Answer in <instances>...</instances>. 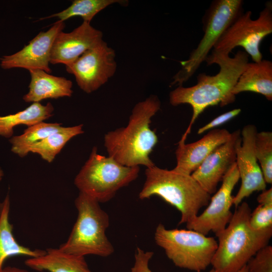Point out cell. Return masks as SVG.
Instances as JSON below:
<instances>
[{"label":"cell","mask_w":272,"mask_h":272,"mask_svg":"<svg viewBox=\"0 0 272 272\" xmlns=\"http://www.w3.org/2000/svg\"><path fill=\"white\" fill-rule=\"evenodd\" d=\"M241 112V109L236 108L225 112L218 116L207 124L199 128L197 130V134H200L207 130H211L214 128L219 126L238 116Z\"/></svg>","instance_id":"cell-29"},{"label":"cell","mask_w":272,"mask_h":272,"mask_svg":"<svg viewBox=\"0 0 272 272\" xmlns=\"http://www.w3.org/2000/svg\"><path fill=\"white\" fill-rule=\"evenodd\" d=\"M29 268L39 271L93 272L85 257L66 253L59 248H50L36 257H29L25 261Z\"/></svg>","instance_id":"cell-18"},{"label":"cell","mask_w":272,"mask_h":272,"mask_svg":"<svg viewBox=\"0 0 272 272\" xmlns=\"http://www.w3.org/2000/svg\"><path fill=\"white\" fill-rule=\"evenodd\" d=\"M242 0H215L202 17L203 35L189 57L180 62L181 67L171 85L182 86L195 73L226 29L243 12Z\"/></svg>","instance_id":"cell-8"},{"label":"cell","mask_w":272,"mask_h":272,"mask_svg":"<svg viewBox=\"0 0 272 272\" xmlns=\"http://www.w3.org/2000/svg\"><path fill=\"white\" fill-rule=\"evenodd\" d=\"M0 272H29L25 269L13 266H7L3 267Z\"/></svg>","instance_id":"cell-31"},{"label":"cell","mask_w":272,"mask_h":272,"mask_svg":"<svg viewBox=\"0 0 272 272\" xmlns=\"http://www.w3.org/2000/svg\"><path fill=\"white\" fill-rule=\"evenodd\" d=\"M249 55L239 50L234 57L229 55L210 53L206 61L208 65L217 64L219 72L215 75L200 73L193 86H178L169 94V102L173 106L187 104L192 110L189 125L181 140L185 141L191 127L199 115L208 107L220 104L224 107L233 103L235 96L232 90L248 62Z\"/></svg>","instance_id":"cell-1"},{"label":"cell","mask_w":272,"mask_h":272,"mask_svg":"<svg viewBox=\"0 0 272 272\" xmlns=\"http://www.w3.org/2000/svg\"><path fill=\"white\" fill-rule=\"evenodd\" d=\"M145 175L139 198L144 199L154 195L160 197L180 212L179 224L191 221L198 215L200 209L210 202L211 195L191 175L154 165L146 168Z\"/></svg>","instance_id":"cell-4"},{"label":"cell","mask_w":272,"mask_h":272,"mask_svg":"<svg viewBox=\"0 0 272 272\" xmlns=\"http://www.w3.org/2000/svg\"><path fill=\"white\" fill-rule=\"evenodd\" d=\"M255 153L266 183H272V132H257L255 138Z\"/></svg>","instance_id":"cell-25"},{"label":"cell","mask_w":272,"mask_h":272,"mask_svg":"<svg viewBox=\"0 0 272 272\" xmlns=\"http://www.w3.org/2000/svg\"><path fill=\"white\" fill-rule=\"evenodd\" d=\"M154 253L152 251H145L138 247L134 254V262L130 272H152L149 267V262ZM209 272H216L212 269Z\"/></svg>","instance_id":"cell-28"},{"label":"cell","mask_w":272,"mask_h":272,"mask_svg":"<svg viewBox=\"0 0 272 272\" xmlns=\"http://www.w3.org/2000/svg\"><path fill=\"white\" fill-rule=\"evenodd\" d=\"M251 209L246 202L237 207L225 229L217 235L218 247L211 264L216 272H237L268 245L272 227L255 230L249 223Z\"/></svg>","instance_id":"cell-3"},{"label":"cell","mask_w":272,"mask_h":272,"mask_svg":"<svg viewBox=\"0 0 272 272\" xmlns=\"http://www.w3.org/2000/svg\"><path fill=\"white\" fill-rule=\"evenodd\" d=\"M247 272H272V246L260 249L246 264Z\"/></svg>","instance_id":"cell-26"},{"label":"cell","mask_w":272,"mask_h":272,"mask_svg":"<svg viewBox=\"0 0 272 272\" xmlns=\"http://www.w3.org/2000/svg\"><path fill=\"white\" fill-rule=\"evenodd\" d=\"M257 132L253 124L245 126L241 131V142L238 146L236 164L241 184L233 198V205L236 208L243 199L254 191L266 189V183L258 164L255 153V138Z\"/></svg>","instance_id":"cell-12"},{"label":"cell","mask_w":272,"mask_h":272,"mask_svg":"<svg viewBox=\"0 0 272 272\" xmlns=\"http://www.w3.org/2000/svg\"><path fill=\"white\" fill-rule=\"evenodd\" d=\"M240 179L235 163L223 178L219 190L211 198L207 208L199 215L186 223L187 229L207 235L210 231L216 236L222 232L229 223L233 213L232 191Z\"/></svg>","instance_id":"cell-11"},{"label":"cell","mask_w":272,"mask_h":272,"mask_svg":"<svg viewBox=\"0 0 272 272\" xmlns=\"http://www.w3.org/2000/svg\"><path fill=\"white\" fill-rule=\"evenodd\" d=\"M4 175V173L2 169L0 167V181L2 180L3 176Z\"/></svg>","instance_id":"cell-33"},{"label":"cell","mask_w":272,"mask_h":272,"mask_svg":"<svg viewBox=\"0 0 272 272\" xmlns=\"http://www.w3.org/2000/svg\"><path fill=\"white\" fill-rule=\"evenodd\" d=\"M231 133L226 129H213L200 140L190 144L180 140L175 151L176 171L191 175L216 148L227 142Z\"/></svg>","instance_id":"cell-16"},{"label":"cell","mask_w":272,"mask_h":272,"mask_svg":"<svg viewBox=\"0 0 272 272\" xmlns=\"http://www.w3.org/2000/svg\"><path fill=\"white\" fill-rule=\"evenodd\" d=\"M65 28L64 22L57 21L46 31L40 32L19 51L0 58L1 67L5 70L22 68L40 70L50 74L51 51L54 39Z\"/></svg>","instance_id":"cell-13"},{"label":"cell","mask_w":272,"mask_h":272,"mask_svg":"<svg viewBox=\"0 0 272 272\" xmlns=\"http://www.w3.org/2000/svg\"><path fill=\"white\" fill-rule=\"evenodd\" d=\"M257 202L260 205H272V188L265 189L257 198Z\"/></svg>","instance_id":"cell-30"},{"label":"cell","mask_w":272,"mask_h":272,"mask_svg":"<svg viewBox=\"0 0 272 272\" xmlns=\"http://www.w3.org/2000/svg\"><path fill=\"white\" fill-rule=\"evenodd\" d=\"M10 199L9 194L0 203V271L8 258L15 255L28 257L40 256L45 252L41 249H31L18 243L13 234V226L9 221Z\"/></svg>","instance_id":"cell-20"},{"label":"cell","mask_w":272,"mask_h":272,"mask_svg":"<svg viewBox=\"0 0 272 272\" xmlns=\"http://www.w3.org/2000/svg\"><path fill=\"white\" fill-rule=\"evenodd\" d=\"M251 16L250 11L238 16L222 34L211 53L229 55L234 48L240 46L253 62L260 61V43L272 33L271 2L265 3L256 19H252Z\"/></svg>","instance_id":"cell-9"},{"label":"cell","mask_w":272,"mask_h":272,"mask_svg":"<svg viewBox=\"0 0 272 272\" xmlns=\"http://www.w3.org/2000/svg\"><path fill=\"white\" fill-rule=\"evenodd\" d=\"M53 111L54 107L50 102L45 105L40 102H35L16 113L0 116V135L11 138L16 126L25 125L29 127L43 122L53 115Z\"/></svg>","instance_id":"cell-21"},{"label":"cell","mask_w":272,"mask_h":272,"mask_svg":"<svg viewBox=\"0 0 272 272\" xmlns=\"http://www.w3.org/2000/svg\"><path fill=\"white\" fill-rule=\"evenodd\" d=\"M83 124L62 127L40 142L33 145L29 153H36L48 163L52 162L66 144L73 138L82 134Z\"/></svg>","instance_id":"cell-22"},{"label":"cell","mask_w":272,"mask_h":272,"mask_svg":"<svg viewBox=\"0 0 272 272\" xmlns=\"http://www.w3.org/2000/svg\"><path fill=\"white\" fill-rule=\"evenodd\" d=\"M124 2L119 0H74L66 9L41 18L39 20L57 18L58 21L64 22L73 17L79 16L83 19V22L90 23L99 12L108 6L117 3H123Z\"/></svg>","instance_id":"cell-24"},{"label":"cell","mask_w":272,"mask_h":272,"mask_svg":"<svg viewBox=\"0 0 272 272\" xmlns=\"http://www.w3.org/2000/svg\"><path fill=\"white\" fill-rule=\"evenodd\" d=\"M154 239L175 265L196 272L211 264L218 247L213 237L192 230L167 229L161 223L156 228Z\"/></svg>","instance_id":"cell-7"},{"label":"cell","mask_w":272,"mask_h":272,"mask_svg":"<svg viewBox=\"0 0 272 272\" xmlns=\"http://www.w3.org/2000/svg\"><path fill=\"white\" fill-rule=\"evenodd\" d=\"M115 57L114 50L102 40L65 65L66 71L74 76L82 91L91 93L114 75L117 67Z\"/></svg>","instance_id":"cell-10"},{"label":"cell","mask_w":272,"mask_h":272,"mask_svg":"<svg viewBox=\"0 0 272 272\" xmlns=\"http://www.w3.org/2000/svg\"><path fill=\"white\" fill-rule=\"evenodd\" d=\"M30 82L29 91L23 97L27 103L39 102L47 99L72 96V82L62 77L50 75L40 70L29 71Z\"/></svg>","instance_id":"cell-17"},{"label":"cell","mask_w":272,"mask_h":272,"mask_svg":"<svg viewBox=\"0 0 272 272\" xmlns=\"http://www.w3.org/2000/svg\"><path fill=\"white\" fill-rule=\"evenodd\" d=\"M251 92L263 95L272 100V62L262 59L258 62H248L240 75L231 93L236 95Z\"/></svg>","instance_id":"cell-19"},{"label":"cell","mask_w":272,"mask_h":272,"mask_svg":"<svg viewBox=\"0 0 272 272\" xmlns=\"http://www.w3.org/2000/svg\"><path fill=\"white\" fill-rule=\"evenodd\" d=\"M140 170L139 166H124L109 156L98 154L97 148L94 147L76 175L74 184L79 192L99 203L105 202L120 189L135 180Z\"/></svg>","instance_id":"cell-6"},{"label":"cell","mask_w":272,"mask_h":272,"mask_svg":"<svg viewBox=\"0 0 272 272\" xmlns=\"http://www.w3.org/2000/svg\"><path fill=\"white\" fill-rule=\"evenodd\" d=\"M237 272H247L246 265H245L243 266L241 269H240L239 270H238Z\"/></svg>","instance_id":"cell-32"},{"label":"cell","mask_w":272,"mask_h":272,"mask_svg":"<svg viewBox=\"0 0 272 272\" xmlns=\"http://www.w3.org/2000/svg\"><path fill=\"white\" fill-rule=\"evenodd\" d=\"M249 225L255 230H262L272 227V205H260L251 213Z\"/></svg>","instance_id":"cell-27"},{"label":"cell","mask_w":272,"mask_h":272,"mask_svg":"<svg viewBox=\"0 0 272 272\" xmlns=\"http://www.w3.org/2000/svg\"><path fill=\"white\" fill-rule=\"evenodd\" d=\"M75 205L78 211L76 221L67 239L59 248L84 257L94 255L105 257L111 255L114 249L106 235L109 225L108 214L96 199L81 192Z\"/></svg>","instance_id":"cell-5"},{"label":"cell","mask_w":272,"mask_h":272,"mask_svg":"<svg viewBox=\"0 0 272 272\" xmlns=\"http://www.w3.org/2000/svg\"><path fill=\"white\" fill-rule=\"evenodd\" d=\"M60 123L41 122L28 127L23 134L13 136L9 140L12 145L11 151L23 158L29 153L31 147L50 134L62 128Z\"/></svg>","instance_id":"cell-23"},{"label":"cell","mask_w":272,"mask_h":272,"mask_svg":"<svg viewBox=\"0 0 272 272\" xmlns=\"http://www.w3.org/2000/svg\"><path fill=\"white\" fill-rule=\"evenodd\" d=\"M102 32L83 22L72 31L60 32L53 42L50 63L65 65L76 60L85 51L103 40Z\"/></svg>","instance_id":"cell-15"},{"label":"cell","mask_w":272,"mask_h":272,"mask_svg":"<svg viewBox=\"0 0 272 272\" xmlns=\"http://www.w3.org/2000/svg\"><path fill=\"white\" fill-rule=\"evenodd\" d=\"M160 107V101L156 95L137 103L126 126L105 134L104 145L108 156L126 166L149 168L155 165L150 155L158 139L150 123Z\"/></svg>","instance_id":"cell-2"},{"label":"cell","mask_w":272,"mask_h":272,"mask_svg":"<svg viewBox=\"0 0 272 272\" xmlns=\"http://www.w3.org/2000/svg\"><path fill=\"white\" fill-rule=\"evenodd\" d=\"M241 142L240 130L233 131L229 140L214 150L191 174L209 194L216 192L219 183L235 163L237 148Z\"/></svg>","instance_id":"cell-14"}]
</instances>
